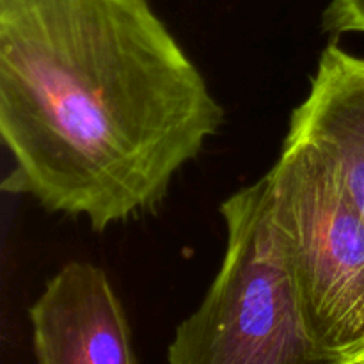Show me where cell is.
<instances>
[{
    "label": "cell",
    "mask_w": 364,
    "mask_h": 364,
    "mask_svg": "<svg viewBox=\"0 0 364 364\" xmlns=\"http://www.w3.org/2000/svg\"><path fill=\"white\" fill-rule=\"evenodd\" d=\"M223 123L148 0H0L4 191L105 231L153 212Z\"/></svg>",
    "instance_id": "1"
},
{
    "label": "cell",
    "mask_w": 364,
    "mask_h": 364,
    "mask_svg": "<svg viewBox=\"0 0 364 364\" xmlns=\"http://www.w3.org/2000/svg\"><path fill=\"white\" fill-rule=\"evenodd\" d=\"M226 251L215 279L167 348L169 364H354L309 336L267 174L220 205Z\"/></svg>",
    "instance_id": "2"
},
{
    "label": "cell",
    "mask_w": 364,
    "mask_h": 364,
    "mask_svg": "<svg viewBox=\"0 0 364 364\" xmlns=\"http://www.w3.org/2000/svg\"><path fill=\"white\" fill-rule=\"evenodd\" d=\"M309 336L323 352L364 364V217L336 166L287 135L267 173Z\"/></svg>",
    "instance_id": "3"
},
{
    "label": "cell",
    "mask_w": 364,
    "mask_h": 364,
    "mask_svg": "<svg viewBox=\"0 0 364 364\" xmlns=\"http://www.w3.org/2000/svg\"><path fill=\"white\" fill-rule=\"evenodd\" d=\"M28 316L38 364H135L123 304L102 267L66 263Z\"/></svg>",
    "instance_id": "4"
},
{
    "label": "cell",
    "mask_w": 364,
    "mask_h": 364,
    "mask_svg": "<svg viewBox=\"0 0 364 364\" xmlns=\"http://www.w3.org/2000/svg\"><path fill=\"white\" fill-rule=\"evenodd\" d=\"M288 135L315 144L336 166L364 217V59L331 43L322 52Z\"/></svg>",
    "instance_id": "5"
},
{
    "label": "cell",
    "mask_w": 364,
    "mask_h": 364,
    "mask_svg": "<svg viewBox=\"0 0 364 364\" xmlns=\"http://www.w3.org/2000/svg\"><path fill=\"white\" fill-rule=\"evenodd\" d=\"M323 28L336 36L364 32V0H331L323 11Z\"/></svg>",
    "instance_id": "6"
}]
</instances>
